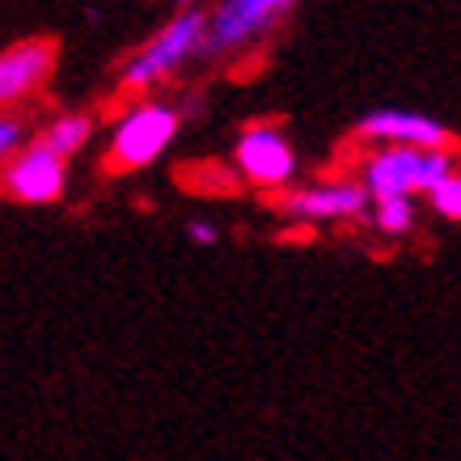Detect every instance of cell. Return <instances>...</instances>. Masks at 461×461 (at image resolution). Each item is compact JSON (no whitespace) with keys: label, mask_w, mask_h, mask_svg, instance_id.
<instances>
[{"label":"cell","mask_w":461,"mask_h":461,"mask_svg":"<svg viewBox=\"0 0 461 461\" xmlns=\"http://www.w3.org/2000/svg\"><path fill=\"white\" fill-rule=\"evenodd\" d=\"M203 34H208V9H186L166 17L149 39L123 59L119 68V94H153L169 77H178L191 59H203Z\"/></svg>","instance_id":"1"},{"label":"cell","mask_w":461,"mask_h":461,"mask_svg":"<svg viewBox=\"0 0 461 461\" xmlns=\"http://www.w3.org/2000/svg\"><path fill=\"white\" fill-rule=\"evenodd\" d=\"M461 169L457 149H406V144H377L360 157L356 178L373 199H428L440 182Z\"/></svg>","instance_id":"2"},{"label":"cell","mask_w":461,"mask_h":461,"mask_svg":"<svg viewBox=\"0 0 461 461\" xmlns=\"http://www.w3.org/2000/svg\"><path fill=\"white\" fill-rule=\"evenodd\" d=\"M182 131V111L166 98H140L111 123L106 136V166L114 174H136L174 149Z\"/></svg>","instance_id":"3"},{"label":"cell","mask_w":461,"mask_h":461,"mask_svg":"<svg viewBox=\"0 0 461 461\" xmlns=\"http://www.w3.org/2000/svg\"><path fill=\"white\" fill-rule=\"evenodd\" d=\"M296 0H216L208 9V34H203V59H238L254 47H263L276 30L293 17Z\"/></svg>","instance_id":"4"},{"label":"cell","mask_w":461,"mask_h":461,"mask_svg":"<svg viewBox=\"0 0 461 461\" xmlns=\"http://www.w3.org/2000/svg\"><path fill=\"white\" fill-rule=\"evenodd\" d=\"M233 169L258 191H288L296 182L301 157L280 123H246L233 144Z\"/></svg>","instance_id":"5"},{"label":"cell","mask_w":461,"mask_h":461,"mask_svg":"<svg viewBox=\"0 0 461 461\" xmlns=\"http://www.w3.org/2000/svg\"><path fill=\"white\" fill-rule=\"evenodd\" d=\"M280 216L296 224H339L360 221L373 212V195L360 178H321L309 186H288L280 191Z\"/></svg>","instance_id":"6"},{"label":"cell","mask_w":461,"mask_h":461,"mask_svg":"<svg viewBox=\"0 0 461 461\" xmlns=\"http://www.w3.org/2000/svg\"><path fill=\"white\" fill-rule=\"evenodd\" d=\"M64 191H68V161L51 153L39 136L0 169V195H9L14 203H26V208L59 203Z\"/></svg>","instance_id":"7"},{"label":"cell","mask_w":461,"mask_h":461,"mask_svg":"<svg viewBox=\"0 0 461 461\" xmlns=\"http://www.w3.org/2000/svg\"><path fill=\"white\" fill-rule=\"evenodd\" d=\"M356 140L377 149V144H406V149H453V131L440 119L406 106H377L356 119Z\"/></svg>","instance_id":"8"},{"label":"cell","mask_w":461,"mask_h":461,"mask_svg":"<svg viewBox=\"0 0 461 461\" xmlns=\"http://www.w3.org/2000/svg\"><path fill=\"white\" fill-rule=\"evenodd\" d=\"M59 64V42L39 34V39L9 42L0 51V111H14L17 102L34 98L42 85L51 81Z\"/></svg>","instance_id":"9"},{"label":"cell","mask_w":461,"mask_h":461,"mask_svg":"<svg viewBox=\"0 0 461 461\" xmlns=\"http://www.w3.org/2000/svg\"><path fill=\"white\" fill-rule=\"evenodd\" d=\"M94 131H98V119H94L89 111H59V114L47 119V127L39 131V140L47 144L51 153L64 157V161H72L77 153L89 149Z\"/></svg>","instance_id":"10"},{"label":"cell","mask_w":461,"mask_h":461,"mask_svg":"<svg viewBox=\"0 0 461 461\" xmlns=\"http://www.w3.org/2000/svg\"><path fill=\"white\" fill-rule=\"evenodd\" d=\"M368 221H373V229L385 233V238H406V233L420 224V203H415V199H373Z\"/></svg>","instance_id":"11"},{"label":"cell","mask_w":461,"mask_h":461,"mask_svg":"<svg viewBox=\"0 0 461 461\" xmlns=\"http://www.w3.org/2000/svg\"><path fill=\"white\" fill-rule=\"evenodd\" d=\"M30 144V123L14 111H0V169Z\"/></svg>","instance_id":"12"},{"label":"cell","mask_w":461,"mask_h":461,"mask_svg":"<svg viewBox=\"0 0 461 461\" xmlns=\"http://www.w3.org/2000/svg\"><path fill=\"white\" fill-rule=\"evenodd\" d=\"M428 203H432V212L440 221H461V169H453V174L436 186L432 195H428Z\"/></svg>","instance_id":"13"},{"label":"cell","mask_w":461,"mask_h":461,"mask_svg":"<svg viewBox=\"0 0 461 461\" xmlns=\"http://www.w3.org/2000/svg\"><path fill=\"white\" fill-rule=\"evenodd\" d=\"M186 241H195V246H216V241H221V229L212 221H186Z\"/></svg>","instance_id":"14"},{"label":"cell","mask_w":461,"mask_h":461,"mask_svg":"<svg viewBox=\"0 0 461 461\" xmlns=\"http://www.w3.org/2000/svg\"><path fill=\"white\" fill-rule=\"evenodd\" d=\"M169 5H174V14H186V9H203L199 0H169Z\"/></svg>","instance_id":"15"}]
</instances>
